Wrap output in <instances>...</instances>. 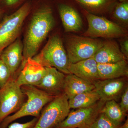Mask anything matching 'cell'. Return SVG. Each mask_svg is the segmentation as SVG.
I'll list each match as a JSON object with an SVG mask.
<instances>
[{
  "label": "cell",
  "instance_id": "6da1fadb",
  "mask_svg": "<svg viewBox=\"0 0 128 128\" xmlns=\"http://www.w3.org/2000/svg\"><path fill=\"white\" fill-rule=\"evenodd\" d=\"M55 25L51 8H42L34 14L25 34L23 43V59L22 67L29 58L36 55L42 42Z\"/></svg>",
  "mask_w": 128,
  "mask_h": 128
},
{
  "label": "cell",
  "instance_id": "7a4b0ae2",
  "mask_svg": "<svg viewBox=\"0 0 128 128\" xmlns=\"http://www.w3.org/2000/svg\"><path fill=\"white\" fill-rule=\"evenodd\" d=\"M22 92L28 98L21 107L14 114L9 115L0 124V128H6L10 124L21 118L32 116L39 118L41 112L44 106L55 96L30 85L21 86Z\"/></svg>",
  "mask_w": 128,
  "mask_h": 128
},
{
  "label": "cell",
  "instance_id": "3957f363",
  "mask_svg": "<svg viewBox=\"0 0 128 128\" xmlns=\"http://www.w3.org/2000/svg\"><path fill=\"white\" fill-rule=\"evenodd\" d=\"M32 58L45 68L54 67L65 74H70L66 50L58 35L50 37L41 51Z\"/></svg>",
  "mask_w": 128,
  "mask_h": 128
},
{
  "label": "cell",
  "instance_id": "277c9868",
  "mask_svg": "<svg viewBox=\"0 0 128 128\" xmlns=\"http://www.w3.org/2000/svg\"><path fill=\"white\" fill-rule=\"evenodd\" d=\"M30 9V3L26 2L14 13L3 18L0 23V54L4 49L17 39Z\"/></svg>",
  "mask_w": 128,
  "mask_h": 128
},
{
  "label": "cell",
  "instance_id": "5b68a950",
  "mask_svg": "<svg viewBox=\"0 0 128 128\" xmlns=\"http://www.w3.org/2000/svg\"><path fill=\"white\" fill-rule=\"evenodd\" d=\"M84 14L88 22V27L83 34V36L92 38H124L128 36V32L126 28L118 24L86 10Z\"/></svg>",
  "mask_w": 128,
  "mask_h": 128
},
{
  "label": "cell",
  "instance_id": "8992f818",
  "mask_svg": "<svg viewBox=\"0 0 128 128\" xmlns=\"http://www.w3.org/2000/svg\"><path fill=\"white\" fill-rule=\"evenodd\" d=\"M103 43L97 38L75 35L69 36L66 42L69 62L75 63L93 57Z\"/></svg>",
  "mask_w": 128,
  "mask_h": 128
},
{
  "label": "cell",
  "instance_id": "52a82bcc",
  "mask_svg": "<svg viewBox=\"0 0 128 128\" xmlns=\"http://www.w3.org/2000/svg\"><path fill=\"white\" fill-rule=\"evenodd\" d=\"M46 105L34 128H54L70 112L68 99L64 93L55 96Z\"/></svg>",
  "mask_w": 128,
  "mask_h": 128
},
{
  "label": "cell",
  "instance_id": "ba28073f",
  "mask_svg": "<svg viewBox=\"0 0 128 128\" xmlns=\"http://www.w3.org/2000/svg\"><path fill=\"white\" fill-rule=\"evenodd\" d=\"M12 76L0 89V124L11 114L17 112L24 103L25 95Z\"/></svg>",
  "mask_w": 128,
  "mask_h": 128
},
{
  "label": "cell",
  "instance_id": "9c48e42d",
  "mask_svg": "<svg viewBox=\"0 0 128 128\" xmlns=\"http://www.w3.org/2000/svg\"><path fill=\"white\" fill-rule=\"evenodd\" d=\"M105 102L100 99L90 106L70 112L66 118L54 128H90L100 113Z\"/></svg>",
  "mask_w": 128,
  "mask_h": 128
},
{
  "label": "cell",
  "instance_id": "30bf717a",
  "mask_svg": "<svg viewBox=\"0 0 128 128\" xmlns=\"http://www.w3.org/2000/svg\"><path fill=\"white\" fill-rule=\"evenodd\" d=\"M95 89L104 102L117 100L128 86L125 77L116 79L98 80L93 82Z\"/></svg>",
  "mask_w": 128,
  "mask_h": 128
},
{
  "label": "cell",
  "instance_id": "8fae6325",
  "mask_svg": "<svg viewBox=\"0 0 128 128\" xmlns=\"http://www.w3.org/2000/svg\"><path fill=\"white\" fill-rule=\"evenodd\" d=\"M46 68L32 58L28 59L20 67V71L16 80L21 86L25 85L36 86L43 77Z\"/></svg>",
  "mask_w": 128,
  "mask_h": 128
},
{
  "label": "cell",
  "instance_id": "7c38bea8",
  "mask_svg": "<svg viewBox=\"0 0 128 128\" xmlns=\"http://www.w3.org/2000/svg\"><path fill=\"white\" fill-rule=\"evenodd\" d=\"M65 74L54 67H46L43 77L36 87L54 96L64 93Z\"/></svg>",
  "mask_w": 128,
  "mask_h": 128
},
{
  "label": "cell",
  "instance_id": "4fadbf2b",
  "mask_svg": "<svg viewBox=\"0 0 128 128\" xmlns=\"http://www.w3.org/2000/svg\"><path fill=\"white\" fill-rule=\"evenodd\" d=\"M23 43L17 38L6 47L0 54V57L8 66L12 76H16L23 59Z\"/></svg>",
  "mask_w": 128,
  "mask_h": 128
},
{
  "label": "cell",
  "instance_id": "5bb4252c",
  "mask_svg": "<svg viewBox=\"0 0 128 128\" xmlns=\"http://www.w3.org/2000/svg\"><path fill=\"white\" fill-rule=\"evenodd\" d=\"M68 70L70 73L92 83L100 80L98 63L93 57L75 63H70Z\"/></svg>",
  "mask_w": 128,
  "mask_h": 128
},
{
  "label": "cell",
  "instance_id": "9a60e30c",
  "mask_svg": "<svg viewBox=\"0 0 128 128\" xmlns=\"http://www.w3.org/2000/svg\"><path fill=\"white\" fill-rule=\"evenodd\" d=\"M93 57L98 64H100L114 63L127 60L118 43L112 40L104 42L102 46Z\"/></svg>",
  "mask_w": 128,
  "mask_h": 128
},
{
  "label": "cell",
  "instance_id": "2e32d148",
  "mask_svg": "<svg viewBox=\"0 0 128 128\" xmlns=\"http://www.w3.org/2000/svg\"><path fill=\"white\" fill-rule=\"evenodd\" d=\"M58 10L66 32H77L81 30L82 19L75 9L69 5L61 4L58 6Z\"/></svg>",
  "mask_w": 128,
  "mask_h": 128
},
{
  "label": "cell",
  "instance_id": "e0dca14e",
  "mask_svg": "<svg viewBox=\"0 0 128 128\" xmlns=\"http://www.w3.org/2000/svg\"><path fill=\"white\" fill-rule=\"evenodd\" d=\"M94 89L95 87L92 82L71 73L66 75L64 93L68 100L78 94Z\"/></svg>",
  "mask_w": 128,
  "mask_h": 128
},
{
  "label": "cell",
  "instance_id": "ac0fdd59",
  "mask_svg": "<svg viewBox=\"0 0 128 128\" xmlns=\"http://www.w3.org/2000/svg\"><path fill=\"white\" fill-rule=\"evenodd\" d=\"M98 69L100 80L127 77L128 76L126 60L114 63L98 64Z\"/></svg>",
  "mask_w": 128,
  "mask_h": 128
},
{
  "label": "cell",
  "instance_id": "d6986e66",
  "mask_svg": "<svg viewBox=\"0 0 128 128\" xmlns=\"http://www.w3.org/2000/svg\"><path fill=\"white\" fill-rule=\"evenodd\" d=\"M93 14H103L110 11L116 4L117 0H73Z\"/></svg>",
  "mask_w": 128,
  "mask_h": 128
},
{
  "label": "cell",
  "instance_id": "ffe728a7",
  "mask_svg": "<svg viewBox=\"0 0 128 128\" xmlns=\"http://www.w3.org/2000/svg\"><path fill=\"white\" fill-rule=\"evenodd\" d=\"M100 100L95 89L76 95L68 100L70 108L79 109L94 105Z\"/></svg>",
  "mask_w": 128,
  "mask_h": 128
},
{
  "label": "cell",
  "instance_id": "44dd1931",
  "mask_svg": "<svg viewBox=\"0 0 128 128\" xmlns=\"http://www.w3.org/2000/svg\"><path fill=\"white\" fill-rule=\"evenodd\" d=\"M100 113L104 114L112 122L118 127H120L126 114L121 109L119 104L114 100L105 102Z\"/></svg>",
  "mask_w": 128,
  "mask_h": 128
},
{
  "label": "cell",
  "instance_id": "7402d4cb",
  "mask_svg": "<svg viewBox=\"0 0 128 128\" xmlns=\"http://www.w3.org/2000/svg\"><path fill=\"white\" fill-rule=\"evenodd\" d=\"M113 16L121 23L128 26V1L120 2L116 3L114 7Z\"/></svg>",
  "mask_w": 128,
  "mask_h": 128
},
{
  "label": "cell",
  "instance_id": "603a6c76",
  "mask_svg": "<svg viewBox=\"0 0 128 128\" xmlns=\"http://www.w3.org/2000/svg\"><path fill=\"white\" fill-rule=\"evenodd\" d=\"M100 113L90 128H120Z\"/></svg>",
  "mask_w": 128,
  "mask_h": 128
},
{
  "label": "cell",
  "instance_id": "cb8c5ba5",
  "mask_svg": "<svg viewBox=\"0 0 128 128\" xmlns=\"http://www.w3.org/2000/svg\"><path fill=\"white\" fill-rule=\"evenodd\" d=\"M12 76L9 68L0 57V89L4 86Z\"/></svg>",
  "mask_w": 128,
  "mask_h": 128
},
{
  "label": "cell",
  "instance_id": "d4e9b609",
  "mask_svg": "<svg viewBox=\"0 0 128 128\" xmlns=\"http://www.w3.org/2000/svg\"><path fill=\"white\" fill-rule=\"evenodd\" d=\"M38 118H35L31 121L25 123H20L14 122L11 123L8 126V128H34Z\"/></svg>",
  "mask_w": 128,
  "mask_h": 128
},
{
  "label": "cell",
  "instance_id": "484cf974",
  "mask_svg": "<svg viewBox=\"0 0 128 128\" xmlns=\"http://www.w3.org/2000/svg\"><path fill=\"white\" fill-rule=\"evenodd\" d=\"M121 101L120 103L121 109L127 113L128 111V87L126 88L121 95Z\"/></svg>",
  "mask_w": 128,
  "mask_h": 128
},
{
  "label": "cell",
  "instance_id": "4316f807",
  "mask_svg": "<svg viewBox=\"0 0 128 128\" xmlns=\"http://www.w3.org/2000/svg\"><path fill=\"white\" fill-rule=\"evenodd\" d=\"M124 38L120 42V48L121 52L124 55L126 58H128V36Z\"/></svg>",
  "mask_w": 128,
  "mask_h": 128
},
{
  "label": "cell",
  "instance_id": "83f0119b",
  "mask_svg": "<svg viewBox=\"0 0 128 128\" xmlns=\"http://www.w3.org/2000/svg\"><path fill=\"white\" fill-rule=\"evenodd\" d=\"M21 0H0V4L3 6H11L18 3Z\"/></svg>",
  "mask_w": 128,
  "mask_h": 128
},
{
  "label": "cell",
  "instance_id": "f1b7e54d",
  "mask_svg": "<svg viewBox=\"0 0 128 128\" xmlns=\"http://www.w3.org/2000/svg\"><path fill=\"white\" fill-rule=\"evenodd\" d=\"M4 10L0 7V23L2 20L3 18L4 17Z\"/></svg>",
  "mask_w": 128,
  "mask_h": 128
},
{
  "label": "cell",
  "instance_id": "f546056e",
  "mask_svg": "<svg viewBox=\"0 0 128 128\" xmlns=\"http://www.w3.org/2000/svg\"><path fill=\"white\" fill-rule=\"evenodd\" d=\"M120 128H128V119L126 120L124 123L121 126H120Z\"/></svg>",
  "mask_w": 128,
  "mask_h": 128
},
{
  "label": "cell",
  "instance_id": "4dcf8cb0",
  "mask_svg": "<svg viewBox=\"0 0 128 128\" xmlns=\"http://www.w3.org/2000/svg\"><path fill=\"white\" fill-rule=\"evenodd\" d=\"M119 2H123L128 1V0H118Z\"/></svg>",
  "mask_w": 128,
  "mask_h": 128
}]
</instances>
